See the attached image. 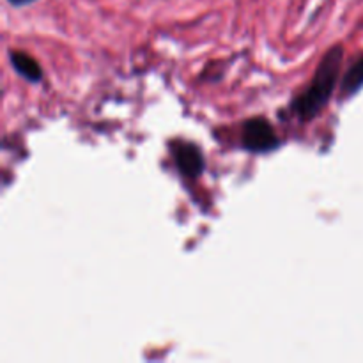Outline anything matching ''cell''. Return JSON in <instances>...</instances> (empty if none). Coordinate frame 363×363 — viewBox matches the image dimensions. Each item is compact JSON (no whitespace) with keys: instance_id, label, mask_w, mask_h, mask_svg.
Instances as JSON below:
<instances>
[{"instance_id":"4","label":"cell","mask_w":363,"mask_h":363,"mask_svg":"<svg viewBox=\"0 0 363 363\" xmlns=\"http://www.w3.org/2000/svg\"><path fill=\"white\" fill-rule=\"evenodd\" d=\"M11 64H13L14 69L18 71V74H21L23 78H27L28 82H39L43 77V71L39 67V64L32 59L30 55L23 52H11Z\"/></svg>"},{"instance_id":"1","label":"cell","mask_w":363,"mask_h":363,"mask_svg":"<svg viewBox=\"0 0 363 363\" xmlns=\"http://www.w3.org/2000/svg\"><path fill=\"white\" fill-rule=\"evenodd\" d=\"M342 57V46H335L323 57L308 89L293 105V110L301 121H311L318 117L330 101L337 87V80H339Z\"/></svg>"},{"instance_id":"6","label":"cell","mask_w":363,"mask_h":363,"mask_svg":"<svg viewBox=\"0 0 363 363\" xmlns=\"http://www.w3.org/2000/svg\"><path fill=\"white\" fill-rule=\"evenodd\" d=\"M9 4H13V6L16 7H21V6H28V4L35 2V0H7Z\"/></svg>"},{"instance_id":"3","label":"cell","mask_w":363,"mask_h":363,"mask_svg":"<svg viewBox=\"0 0 363 363\" xmlns=\"http://www.w3.org/2000/svg\"><path fill=\"white\" fill-rule=\"evenodd\" d=\"M174 160L183 176L195 179L204 170V156H202L201 149L188 142H181V144L174 145Z\"/></svg>"},{"instance_id":"2","label":"cell","mask_w":363,"mask_h":363,"mask_svg":"<svg viewBox=\"0 0 363 363\" xmlns=\"http://www.w3.org/2000/svg\"><path fill=\"white\" fill-rule=\"evenodd\" d=\"M280 140L272 124L262 117H254L243 124V147L252 152H268L279 147Z\"/></svg>"},{"instance_id":"5","label":"cell","mask_w":363,"mask_h":363,"mask_svg":"<svg viewBox=\"0 0 363 363\" xmlns=\"http://www.w3.org/2000/svg\"><path fill=\"white\" fill-rule=\"evenodd\" d=\"M362 87H363V55L350 67V69H347L346 77H344L342 80V87H340V91H342V94L347 98V96H353L354 92L360 91Z\"/></svg>"}]
</instances>
